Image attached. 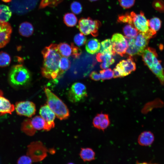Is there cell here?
<instances>
[{"instance_id": "6da1fadb", "label": "cell", "mask_w": 164, "mask_h": 164, "mask_svg": "<svg viewBox=\"0 0 164 164\" xmlns=\"http://www.w3.org/2000/svg\"><path fill=\"white\" fill-rule=\"evenodd\" d=\"M42 53L43 58L41 68L42 76L49 79L57 78L61 56L58 50V45L51 44L46 46L42 51Z\"/></svg>"}, {"instance_id": "52a82bcc", "label": "cell", "mask_w": 164, "mask_h": 164, "mask_svg": "<svg viewBox=\"0 0 164 164\" xmlns=\"http://www.w3.org/2000/svg\"><path fill=\"white\" fill-rule=\"evenodd\" d=\"M111 40L114 53L123 56L128 46L127 38L121 34L116 33L112 35Z\"/></svg>"}, {"instance_id": "9a60e30c", "label": "cell", "mask_w": 164, "mask_h": 164, "mask_svg": "<svg viewBox=\"0 0 164 164\" xmlns=\"http://www.w3.org/2000/svg\"><path fill=\"white\" fill-rule=\"evenodd\" d=\"M14 110L15 106L4 97L2 91L0 90V116L11 114Z\"/></svg>"}, {"instance_id": "7402d4cb", "label": "cell", "mask_w": 164, "mask_h": 164, "mask_svg": "<svg viewBox=\"0 0 164 164\" xmlns=\"http://www.w3.org/2000/svg\"><path fill=\"white\" fill-rule=\"evenodd\" d=\"M126 38L128 41V46L126 53L131 56L142 55L143 52L135 46L134 38Z\"/></svg>"}, {"instance_id": "4316f807", "label": "cell", "mask_w": 164, "mask_h": 164, "mask_svg": "<svg viewBox=\"0 0 164 164\" xmlns=\"http://www.w3.org/2000/svg\"><path fill=\"white\" fill-rule=\"evenodd\" d=\"M123 31L125 37L128 38H135L139 32L133 26L129 24L124 26Z\"/></svg>"}, {"instance_id": "cb8c5ba5", "label": "cell", "mask_w": 164, "mask_h": 164, "mask_svg": "<svg viewBox=\"0 0 164 164\" xmlns=\"http://www.w3.org/2000/svg\"><path fill=\"white\" fill-rule=\"evenodd\" d=\"M71 62L66 57H61L59 64V71L57 78L60 77L70 67Z\"/></svg>"}, {"instance_id": "e575fe53", "label": "cell", "mask_w": 164, "mask_h": 164, "mask_svg": "<svg viewBox=\"0 0 164 164\" xmlns=\"http://www.w3.org/2000/svg\"><path fill=\"white\" fill-rule=\"evenodd\" d=\"M70 9L73 13L78 14L81 12L82 7L79 2L74 1L71 3L70 5Z\"/></svg>"}, {"instance_id": "1f68e13d", "label": "cell", "mask_w": 164, "mask_h": 164, "mask_svg": "<svg viewBox=\"0 0 164 164\" xmlns=\"http://www.w3.org/2000/svg\"><path fill=\"white\" fill-rule=\"evenodd\" d=\"M73 40L75 44L80 46L84 45L86 43L87 38L85 35L80 33L75 36Z\"/></svg>"}, {"instance_id": "d590c367", "label": "cell", "mask_w": 164, "mask_h": 164, "mask_svg": "<svg viewBox=\"0 0 164 164\" xmlns=\"http://www.w3.org/2000/svg\"><path fill=\"white\" fill-rule=\"evenodd\" d=\"M153 6L158 11L164 12V2L161 0H155L153 3Z\"/></svg>"}, {"instance_id": "5bb4252c", "label": "cell", "mask_w": 164, "mask_h": 164, "mask_svg": "<svg viewBox=\"0 0 164 164\" xmlns=\"http://www.w3.org/2000/svg\"><path fill=\"white\" fill-rule=\"evenodd\" d=\"M92 123L95 128L102 131L104 130L110 124L108 115L103 113L97 114L94 118Z\"/></svg>"}, {"instance_id": "7a4b0ae2", "label": "cell", "mask_w": 164, "mask_h": 164, "mask_svg": "<svg viewBox=\"0 0 164 164\" xmlns=\"http://www.w3.org/2000/svg\"><path fill=\"white\" fill-rule=\"evenodd\" d=\"M142 55L144 63L158 78L161 84H164V71L161 62L158 58L155 50L151 47H147Z\"/></svg>"}, {"instance_id": "83f0119b", "label": "cell", "mask_w": 164, "mask_h": 164, "mask_svg": "<svg viewBox=\"0 0 164 164\" xmlns=\"http://www.w3.org/2000/svg\"><path fill=\"white\" fill-rule=\"evenodd\" d=\"M63 21L67 26L72 27L76 25L77 22V19L73 13H68L64 15Z\"/></svg>"}, {"instance_id": "74e56055", "label": "cell", "mask_w": 164, "mask_h": 164, "mask_svg": "<svg viewBox=\"0 0 164 164\" xmlns=\"http://www.w3.org/2000/svg\"><path fill=\"white\" fill-rule=\"evenodd\" d=\"M17 162L19 164H29L32 163L33 161L29 156L23 155L20 157Z\"/></svg>"}, {"instance_id": "4dcf8cb0", "label": "cell", "mask_w": 164, "mask_h": 164, "mask_svg": "<svg viewBox=\"0 0 164 164\" xmlns=\"http://www.w3.org/2000/svg\"><path fill=\"white\" fill-rule=\"evenodd\" d=\"M11 60V57L9 54L5 52H0V67L7 66L10 64Z\"/></svg>"}, {"instance_id": "60d3db41", "label": "cell", "mask_w": 164, "mask_h": 164, "mask_svg": "<svg viewBox=\"0 0 164 164\" xmlns=\"http://www.w3.org/2000/svg\"><path fill=\"white\" fill-rule=\"evenodd\" d=\"M89 0L91 2H93V1H97V0Z\"/></svg>"}, {"instance_id": "8fae6325", "label": "cell", "mask_w": 164, "mask_h": 164, "mask_svg": "<svg viewBox=\"0 0 164 164\" xmlns=\"http://www.w3.org/2000/svg\"><path fill=\"white\" fill-rule=\"evenodd\" d=\"M119 73L120 77L126 76L136 70V64L131 56L126 60L121 61L114 68Z\"/></svg>"}, {"instance_id": "603a6c76", "label": "cell", "mask_w": 164, "mask_h": 164, "mask_svg": "<svg viewBox=\"0 0 164 164\" xmlns=\"http://www.w3.org/2000/svg\"><path fill=\"white\" fill-rule=\"evenodd\" d=\"M12 14L11 11L8 6L0 4V22H7Z\"/></svg>"}, {"instance_id": "9c48e42d", "label": "cell", "mask_w": 164, "mask_h": 164, "mask_svg": "<svg viewBox=\"0 0 164 164\" xmlns=\"http://www.w3.org/2000/svg\"><path fill=\"white\" fill-rule=\"evenodd\" d=\"M39 114L45 121L44 130L49 131L54 127V121L56 116L47 104L41 106L39 110Z\"/></svg>"}, {"instance_id": "e0dca14e", "label": "cell", "mask_w": 164, "mask_h": 164, "mask_svg": "<svg viewBox=\"0 0 164 164\" xmlns=\"http://www.w3.org/2000/svg\"><path fill=\"white\" fill-rule=\"evenodd\" d=\"M154 140V137L152 132L145 131L142 132L139 136L138 142L141 145L147 146L151 145Z\"/></svg>"}, {"instance_id": "7c38bea8", "label": "cell", "mask_w": 164, "mask_h": 164, "mask_svg": "<svg viewBox=\"0 0 164 164\" xmlns=\"http://www.w3.org/2000/svg\"><path fill=\"white\" fill-rule=\"evenodd\" d=\"M132 19V25L139 32H145L149 29L148 20L145 17L143 12L136 14L133 12L130 13Z\"/></svg>"}, {"instance_id": "d4e9b609", "label": "cell", "mask_w": 164, "mask_h": 164, "mask_svg": "<svg viewBox=\"0 0 164 164\" xmlns=\"http://www.w3.org/2000/svg\"><path fill=\"white\" fill-rule=\"evenodd\" d=\"M100 50L101 53L103 54L108 53L113 56L116 54L113 51L112 42L110 39H105L101 42Z\"/></svg>"}, {"instance_id": "836d02e7", "label": "cell", "mask_w": 164, "mask_h": 164, "mask_svg": "<svg viewBox=\"0 0 164 164\" xmlns=\"http://www.w3.org/2000/svg\"><path fill=\"white\" fill-rule=\"evenodd\" d=\"M118 21L120 23H127L132 25L131 16L130 13H126L124 15H119Z\"/></svg>"}, {"instance_id": "3957f363", "label": "cell", "mask_w": 164, "mask_h": 164, "mask_svg": "<svg viewBox=\"0 0 164 164\" xmlns=\"http://www.w3.org/2000/svg\"><path fill=\"white\" fill-rule=\"evenodd\" d=\"M44 91L47 104L56 117L61 120L67 119L70 116V112L66 105L48 88L45 87Z\"/></svg>"}, {"instance_id": "f35d334b", "label": "cell", "mask_w": 164, "mask_h": 164, "mask_svg": "<svg viewBox=\"0 0 164 164\" xmlns=\"http://www.w3.org/2000/svg\"><path fill=\"white\" fill-rule=\"evenodd\" d=\"M90 77L91 79L95 81H98L101 79L100 74L95 71H93L91 73Z\"/></svg>"}, {"instance_id": "30bf717a", "label": "cell", "mask_w": 164, "mask_h": 164, "mask_svg": "<svg viewBox=\"0 0 164 164\" xmlns=\"http://www.w3.org/2000/svg\"><path fill=\"white\" fill-rule=\"evenodd\" d=\"M58 48L60 54L63 56L68 57L71 56L78 59L82 53L80 49L73 43L70 45L67 43H61L58 45Z\"/></svg>"}, {"instance_id": "277c9868", "label": "cell", "mask_w": 164, "mask_h": 164, "mask_svg": "<svg viewBox=\"0 0 164 164\" xmlns=\"http://www.w3.org/2000/svg\"><path fill=\"white\" fill-rule=\"evenodd\" d=\"M31 73L29 70L22 64H17L12 66L8 75V80L10 84L15 87L24 86L30 81Z\"/></svg>"}, {"instance_id": "f1b7e54d", "label": "cell", "mask_w": 164, "mask_h": 164, "mask_svg": "<svg viewBox=\"0 0 164 164\" xmlns=\"http://www.w3.org/2000/svg\"><path fill=\"white\" fill-rule=\"evenodd\" d=\"M22 130L29 135H32L36 131L32 127L30 122V119L25 120L22 122L21 127Z\"/></svg>"}, {"instance_id": "2e32d148", "label": "cell", "mask_w": 164, "mask_h": 164, "mask_svg": "<svg viewBox=\"0 0 164 164\" xmlns=\"http://www.w3.org/2000/svg\"><path fill=\"white\" fill-rule=\"evenodd\" d=\"M150 39L146 32H139L134 38V44L143 52L148 45Z\"/></svg>"}, {"instance_id": "ab89813d", "label": "cell", "mask_w": 164, "mask_h": 164, "mask_svg": "<svg viewBox=\"0 0 164 164\" xmlns=\"http://www.w3.org/2000/svg\"><path fill=\"white\" fill-rule=\"evenodd\" d=\"M2 0L5 2H10L11 0Z\"/></svg>"}, {"instance_id": "44dd1931", "label": "cell", "mask_w": 164, "mask_h": 164, "mask_svg": "<svg viewBox=\"0 0 164 164\" xmlns=\"http://www.w3.org/2000/svg\"><path fill=\"white\" fill-rule=\"evenodd\" d=\"M30 122L32 128L35 131L43 130L45 121L40 116H36L30 119Z\"/></svg>"}, {"instance_id": "ba28073f", "label": "cell", "mask_w": 164, "mask_h": 164, "mask_svg": "<svg viewBox=\"0 0 164 164\" xmlns=\"http://www.w3.org/2000/svg\"><path fill=\"white\" fill-rule=\"evenodd\" d=\"M15 109L18 115L28 118L34 115L36 111L35 104L29 101L17 102L15 106Z\"/></svg>"}, {"instance_id": "5b68a950", "label": "cell", "mask_w": 164, "mask_h": 164, "mask_svg": "<svg viewBox=\"0 0 164 164\" xmlns=\"http://www.w3.org/2000/svg\"><path fill=\"white\" fill-rule=\"evenodd\" d=\"M101 25L99 21L94 20L90 17L82 18L79 19L77 27L84 35L91 34L96 37L98 35V29Z\"/></svg>"}, {"instance_id": "ac0fdd59", "label": "cell", "mask_w": 164, "mask_h": 164, "mask_svg": "<svg viewBox=\"0 0 164 164\" xmlns=\"http://www.w3.org/2000/svg\"><path fill=\"white\" fill-rule=\"evenodd\" d=\"M101 44L99 41L95 38L91 39L86 42L85 49L90 54H94L99 52Z\"/></svg>"}, {"instance_id": "ffe728a7", "label": "cell", "mask_w": 164, "mask_h": 164, "mask_svg": "<svg viewBox=\"0 0 164 164\" xmlns=\"http://www.w3.org/2000/svg\"><path fill=\"white\" fill-rule=\"evenodd\" d=\"M79 155L84 162L91 161L95 159V153L89 148H81Z\"/></svg>"}, {"instance_id": "f546056e", "label": "cell", "mask_w": 164, "mask_h": 164, "mask_svg": "<svg viewBox=\"0 0 164 164\" xmlns=\"http://www.w3.org/2000/svg\"><path fill=\"white\" fill-rule=\"evenodd\" d=\"M162 22L158 18L155 17L148 20V24L150 28L155 32L159 31L161 26Z\"/></svg>"}, {"instance_id": "d6a6232c", "label": "cell", "mask_w": 164, "mask_h": 164, "mask_svg": "<svg viewBox=\"0 0 164 164\" xmlns=\"http://www.w3.org/2000/svg\"><path fill=\"white\" fill-rule=\"evenodd\" d=\"M101 79L102 80L110 79L113 77V71L111 69H104L100 71Z\"/></svg>"}, {"instance_id": "d6986e66", "label": "cell", "mask_w": 164, "mask_h": 164, "mask_svg": "<svg viewBox=\"0 0 164 164\" xmlns=\"http://www.w3.org/2000/svg\"><path fill=\"white\" fill-rule=\"evenodd\" d=\"M20 34L25 37H28L31 36L34 31L32 25L30 23L25 22L21 23L19 27Z\"/></svg>"}, {"instance_id": "484cf974", "label": "cell", "mask_w": 164, "mask_h": 164, "mask_svg": "<svg viewBox=\"0 0 164 164\" xmlns=\"http://www.w3.org/2000/svg\"><path fill=\"white\" fill-rule=\"evenodd\" d=\"M112 56L108 53H98L96 56V59L98 62L104 63L109 67L114 62V60Z\"/></svg>"}, {"instance_id": "8d00e7d4", "label": "cell", "mask_w": 164, "mask_h": 164, "mask_svg": "<svg viewBox=\"0 0 164 164\" xmlns=\"http://www.w3.org/2000/svg\"><path fill=\"white\" fill-rule=\"evenodd\" d=\"M120 5L125 9L130 8L134 5L135 0H118Z\"/></svg>"}, {"instance_id": "4fadbf2b", "label": "cell", "mask_w": 164, "mask_h": 164, "mask_svg": "<svg viewBox=\"0 0 164 164\" xmlns=\"http://www.w3.org/2000/svg\"><path fill=\"white\" fill-rule=\"evenodd\" d=\"M12 31V27L8 22H0V48L9 42Z\"/></svg>"}, {"instance_id": "8992f818", "label": "cell", "mask_w": 164, "mask_h": 164, "mask_svg": "<svg viewBox=\"0 0 164 164\" xmlns=\"http://www.w3.org/2000/svg\"><path fill=\"white\" fill-rule=\"evenodd\" d=\"M87 96L86 87L84 84L80 82L74 83L68 94V99L72 103L80 102Z\"/></svg>"}]
</instances>
